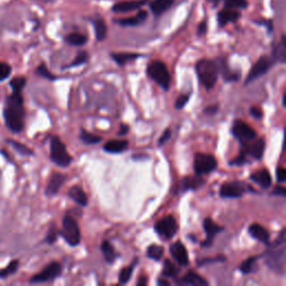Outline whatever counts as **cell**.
<instances>
[{
  "label": "cell",
  "mask_w": 286,
  "mask_h": 286,
  "mask_svg": "<svg viewBox=\"0 0 286 286\" xmlns=\"http://www.w3.org/2000/svg\"><path fill=\"white\" fill-rule=\"evenodd\" d=\"M4 119L11 132L20 133L25 126L24 98L21 92H13L6 100Z\"/></svg>",
  "instance_id": "cell-1"
},
{
  "label": "cell",
  "mask_w": 286,
  "mask_h": 286,
  "mask_svg": "<svg viewBox=\"0 0 286 286\" xmlns=\"http://www.w3.org/2000/svg\"><path fill=\"white\" fill-rule=\"evenodd\" d=\"M265 263L271 270L277 273H284L285 266V231L281 232L279 237L273 244H268L265 251Z\"/></svg>",
  "instance_id": "cell-2"
},
{
  "label": "cell",
  "mask_w": 286,
  "mask_h": 286,
  "mask_svg": "<svg viewBox=\"0 0 286 286\" xmlns=\"http://www.w3.org/2000/svg\"><path fill=\"white\" fill-rule=\"evenodd\" d=\"M196 72H197L199 81L207 89H211L216 85L218 75H219V67H218L217 60L206 58L200 59L196 64Z\"/></svg>",
  "instance_id": "cell-3"
},
{
  "label": "cell",
  "mask_w": 286,
  "mask_h": 286,
  "mask_svg": "<svg viewBox=\"0 0 286 286\" xmlns=\"http://www.w3.org/2000/svg\"><path fill=\"white\" fill-rule=\"evenodd\" d=\"M147 73L151 80H153L159 86L165 91H168L170 87L171 76L167 65L161 60H153L148 65Z\"/></svg>",
  "instance_id": "cell-4"
},
{
  "label": "cell",
  "mask_w": 286,
  "mask_h": 286,
  "mask_svg": "<svg viewBox=\"0 0 286 286\" xmlns=\"http://www.w3.org/2000/svg\"><path fill=\"white\" fill-rule=\"evenodd\" d=\"M50 160L61 168L69 167L73 161V158L67 152L65 144L59 137L54 136L50 138Z\"/></svg>",
  "instance_id": "cell-5"
},
{
  "label": "cell",
  "mask_w": 286,
  "mask_h": 286,
  "mask_svg": "<svg viewBox=\"0 0 286 286\" xmlns=\"http://www.w3.org/2000/svg\"><path fill=\"white\" fill-rule=\"evenodd\" d=\"M59 234L65 239V242L71 246H77L81 243L80 227L74 218L71 216H65L63 218V229Z\"/></svg>",
  "instance_id": "cell-6"
},
{
  "label": "cell",
  "mask_w": 286,
  "mask_h": 286,
  "mask_svg": "<svg viewBox=\"0 0 286 286\" xmlns=\"http://www.w3.org/2000/svg\"><path fill=\"white\" fill-rule=\"evenodd\" d=\"M218 162L212 154L197 153L195 155L194 170L197 176H204L217 169Z\"/></svg>",
  "instance_id": "cell-7"
},
{
  "label": "cell",
  "mask_w": 286,
  "mask_h": 286,
  "mask_svg": "<svg viewBox=\"0 0 286 286\" xmlns=\"http://www.w3.org/2000/svg\"><path fill=\"white\" fill-rule=\"evenodd\" d=\"M178 224L176 218L169 215L156 221L154 229L160 237L165 239H171L178 232Z\"/></svg>",
  "instance_id": "cell-8"
},
{
  "label": "cell",
  "mask_w": 286,
  "mask_h": 286,
  "mask_svg": "<svg viewBox=\"0 0 286 286\" xmlns=\"http://www.w3.org/2000/svg\"><path fill=\"white\" fill-rule=\"evenodd\" d=\"M275 61L273 60L272 57H268V56H262V57L256 61V63L251 67L247 77H246L245 84H247L254 82L256 78H259L263 75H265L266 73L272 69V66L274 65Z\"/></svg>",
  "instance_id": "cell-9"
},
{
  "label": "cell",
  "mask_w": 286,
  "mask_h": 286,
  "mask_svg": "<svg viewBox=\"0 0 286 286\" xmlns=\"http://www.w3.org/2000/svg\"><path fill=\"white\" fill-rule=\"evenodd\" d=\"M251 187L240 181H231L221 184L219 195L223 198H239L244 194L250 192Z\"/></svg>",
  "instance_id": "cell-10"
},
{
  "label": "cell",
  "mask_w": 286,
  "mask_h": 286,
  "mask_svg": "<svg viewBox=\"0 0 286 286\" xmlns=\"http://www.w3.org/2000/svg\"><path fill=\"white\" fill-rule=\"evenodd\" d=\"M232 132L233 136L242 144L248 143L251 140L257 138V133L254 129L242 120H237L234 122Z\"/></svg>",
  "instance_id": "cell-11"
},
{
  "label": "cell",
  "mask_w": 286,
  "mask_h": 286,
  "mask_svg": "<svg viewBox=\"0 0 286 286\" xmlns=\"http://www.w3.org/2000/svg\"><path fill=\"white\" fill-rule=\"evenodd\" d=\"M60 274H61V265L58 262H53L45 267L42 272L35 274V275L30 278L29 282L33 284L50 282L54 281L55 278H57Z\"/></svg>",
  "instance_id": "cell-12"
},
{
  "label": "cell",
  "mask_w": 286,
  "mask_h": 286,
  "mask_svg": "<svg viewBox=\"0 0 286 286\" xmlns=\"http://www.w3.org/2000/svg\"><path fill=\"white\" fill-rule=\"evenodd\" d=\"M265 151V140L254 139L250 142L242 144V152L246 155H250L255 160H261Z\"/></svg>",
  "instance_id": "cell-13"
},
{
  "label": "cell",
  "mask_w": 286,
  "mask_h": 286,
  "mask_svg": "<svg viewBox=\"0 0 286 286\" xmlns=\"http://www.w3.org/2000/svg\"><path fill=\"white\" fill-rule=\"evenodd\" d=\"M149 2L150 0H123V2L115 3L112 6V11L114 14L131 13V11L142 8Z\"/></svg>",
  "instance_id": "cell-14"
},
{
  "label": "cell",
  "mask_w": 286,
  "mask_h": 286,
  "mask_svg": "<svg viewBox=\"0 0 286 286\" xmlns=\"http://www.w3.org/2000/svg\"><path fill=\"white\" fill-rule=\"evenodd\" d=\"M149 14L147 10H139L138 14L130 17H124V18H117L113 19V22L116 25H120L122 27H136L143 24L148 19Z\"/></svg>",
  "instance_id": "cell-15"
},
{
  "label": "cell",
  "mask_w": 286,
  "mask_h": 286,
  "mask_svg": "<svg viewBox=\"0 0 286 286\" xmlns=\"http://www.w3.org/2000/svg\"><path fill=\"white\" fill-rule=\"evenodd\" d=\"M170 254L180 266H187L189 264V256L187 249L181 242H176L170 245Z\"/></svg>",
  "instance_id": "cell-16"
},
{
  "label": "cell",
  "mask_w": 286,
  "mask_h": 286,
  "mask_svg": "<svg viewBox=\"0 0 286 286\" xmlns=\"http://www.w3.org/2000/svg\"><path fill=\"white\" fill-rule=\"evenodd\" d=\"M204 229L206 232V239L204 240L203 246H206V247L210 246L217 235L224 231V228L221 226H218L211 218H206L204 220Z\"/></svg>",
  "instance_id": "cell-17"
},
{
  "label": "cell",
  "mask_w": 286,
  "mask_h": 286,
  "mask_svg": "<svg viewBox=\"0 0 286 286\" xmlns=\"http://www.w3.org/2000/svg\"><path fill=\"white\" fill-rule=\"evenodd\" d=\"M66 180L65 175L60 172H55L49 178V181L46 187V196L47 197H54L55 195H57L60 187L63 186Z\"/></svg>",
  "instance_id": "cell-18"
},
{
  "label": "cell",
  "mask_w": 286,
  "mask_h": 286,
  "mask_svg": "<svg viewBox=\"0 0 286 286\" xmlns=\"http://www.w3.org/2000/svg\"><path fill=\"white\" fill-rule=\"evenodd\" d=\"M240 17H242V14L238 10L225 7L218 13L217 20L220 27H225L226 25L231 24V22H236Z\"/></svg>",
  "instance_id": "cell-19"
},
{
  "label": "cell",
  "mask_w": 286,
  "mask_h": 286,
  "mask_svg": "<svg viewBox=\"0 0 286 286\" xmlns=\"http://www.w3.org/2000/svg\"><path fill=\"white\" fill-rule=\"evenodd\" d=\"M175 3L176 0H151L148 4L151 13L153 14L155 18H158V17L164 15L166 11L169 10Z\"/></svg>",
  "instance_id": "cell-20"
},
{
  "label": "cell",
  "mask_w": 286,
  "mask_h": 286,
  "mask_svg": "<svg viewBox=\"0 0 286 286\" xmlns=\"http://www.w3.org/2000/svg\"><path fill=\"white\" fill-rule=\"evenodd\" d=\"M176 283L178 285H194V286H207L209 284L203 276L193 271L184 274L181 278L177 279Z\"/></svg>",
  "instance_id": "cell-21"
},
{
  "label": "cell",
  "mask_w": 286,
  "mask_h": 286,
  "mask_svg": "<svg viewBox=\"0 0 286 286\" xmlns=\"http://www.w3.org/2000/svg\"><path fill=\"white\" fill-rule=\"evenodd\" d=\"M249 179L251 181L259 184L263 189H267L272 186V177L271 173L267 169H262L259 171H255L250 175Z\"/></svg>",
  "instance_id": "cell-22"
},
{
  "label": "cell",
  "mask_w": 286,
  "mask_h": 286,
  "mask_svg": "<svg viewBox=\"0 0 286 286\" xmlns=\"http://www.w3.org/2000/svg\"><path fill=\"white\" fill-rule=\"evenodd\" d=\"M248 233L251 237L255 238L256 240H259V242L263 244L268 245L271 243L270 233H268L264 227L261 226L260 224H253V225H250L248 228Z\"/></svg>",
  "instance_id": "cell-23"
},
{
  "label": "cell",
  "mask_w": 286,
  "mask_h": 286,
  "mask_svg": "<svg viewBox=\"0 0 286 286\" xmlns=\"http://www.w3.org/2000/svg\"><path fill=\"white\" fill-rule=\"evenodd\" d=\"M91 21L94 27L95 37H97L98 42L105 41L106 36H108V26H106L104 19L100 16H95L94 18H91Z\"/></svg>",
  "instance_id": "cell-24"
},
{
  "label": "cell",
  "mask_w": 286,
  "mask_h": 286,
  "mask_svg": "<svg viewBox=\"0 0 286 286\" xmlns=\"http://www.w3.org/2000/svg\"><path fill=\"white\" fill-rule=\"evenodd\" d=\"M272 58L274 61H278V63L284 64L286 60V38L283 34L281 37V41L277 44L273 45V52H272Z\"/></svg>",
  "instance_id": "cell-25"
},
{
  "label": "cell",
  "mask_w": 286,
  "mask_h": 286,
  "mask_svg": "<svg viewBox=\"0 0 286 286\" xmlns=\"http://www.w3.org/2000/svg\"><path fill=\"white\" fill-rule=\"evenodd\" d=\"M204 183H205V180L203 178H201V176L196 175V177L183 178V180L180 183V188H179V192L184 193V192H188V190L199 189Z\"/></svg>",
  "instance_id": "cell-26"
},
{
  "label": "cell",
  "mask_w": 286,
  "mask_h": 286,
  "mask_svg": "<svg viewBox=\"0 0 286 286\" xmlns=\"http://www.w3.org/2000/svg\"><path fill=\"white\" fill-rule=\"evenodd\" d=\"M69 197L72 200H74L75 203L81 207H85L88 204L87 196H86L85 192L82 189V187H80V186H73L69 190Z\"/></svg>",
  "instance_id": "cell-27"
},
{
  "label": "cell",
  "mask_w": 286,
  "mask_h": 286,
  "mask_svg": "<svg viewBox=\"0 0 286 286\" xmlns=\"http://www.w3.org/2000/svg\"><path fill=\"white\" fill-rule=\"evenodd\" d=\"M129 147V141L126 140H110L104 144V151L109 153H121Z\"/></svg>",
  "instance_id": "cell-28"
},
{
  "label": "cell",
  "mask_w": 286,
  "mask_h": 286,
  "mask_svg": "<svg viewBox=\"0 0 286 286\" xmlns=\"http://www.w3.org/2000/svg\"><path fill=\"white\" fill-rule=\"evenodd\" d=\"M141 56L142 55L139 53H111V58L120 66H124L130 61L141 57Z\"/></svg>",
  "instance_id": "cell-29"
},
{
  "label": "cell",
  "mask_w": 286,
  "mask_h": 286,
  "mask_svg": "<svg viewBox=\"0 0 286 286\" xmlns=\"http://www.w3.org/2000/svg\"><path fill=\"white\" fill-rule=\"evenodd\" d=\"M64 39L67 44L72 45V46H76V47L83 46V45H85L88 41L87 36L81 33H71V34H69V35H66Z\"/></svg>",
  "instance_id": "cell-30"
},
{
  "label": "cell",
  "mask_w": 286,
  "mask_h": 286,
  "mask_svg": "<svg viewBox=\"0 0 286 286\" xmlns=\"http://www.w3.org/2000/svg\"><path fill=\"white\" fill-rule=\"evenodd\" d=\"M101 250H102L104 259L106 262L109 263V264L114 263L115 259H116V253L114 250L113 245H112L110 242H108V240H104L102 245H101Z\"/></svg>",
  "instance_id": "cell-31"
},
{
  "label": "cell",
  "mask_w": 286,
  "mask_h": 286,
  "mask_svg": "<svg viewBox=\"0 0 286 286\" xmlns=\"http://www.w3.org/2000/svg\"><path fill=\"white\" fill-rule=\"evenodd\" d=\"M165 255V249L162 246L159 245H150L147 249V256L150 260H153L155 262L161 261Z\"/></svg>",
  "instance_id": "cell-32"
},
{
  "label": "cell",
  "mask_w": 286,
  "mask_h": 286,
  "mask_svg": "<svg viewBox=\"0 0 286 286\" xmlns=\"http://www.w3.org/2000/svg\"><path fill=\"white\" fill-rule=\"evenodd\" d=\"M138 263L137 259L134 261L130 266H126V267H123L120 274H119V282L120 284H126L129 281H130L131 277H132V274L134 271V267H136V264Z\"/></svg>",
  "instance_id": "cell-33"
},
{
  "label": "cell",
  "mask_w": 286,
  "mask_h": 286,
  "mask_svg": "<svg viewBox=\"0 0 286 286\" xmlns=\"http://www.w3.org/2000/svg\"><path fill=\"white\" fill-rule=\"evenodd\" d=\"M179 268L173 264L170 260H165L164 262V271H162V276L165 277H176L179 274Z\"/></svg>",
  "instance_id": "cell-34"
},
{
  "label": "cell",
  "mask_w": 286,
  "mask_h": 286,
  "mask_svg": "<svg viewBox=\"0 0 286 286\" xmlns=\"http://www.w3.org/2000/svg\"><path fill=\"white\" fill-rule=\"evenodd\" d=\"M257 259H259V256H253V257H249V259L246 260L244 263H242L239 266V271L242 272L245 275H247V274L253 273L255 271V266H256V262Z\"/></svg>",
  "instance_id": "cell-35"
},
{
  "label": "cell",
  "mask_w": 286,
  "mask_h": 286,
  "mask_svg": "<svg viewBox=\"0 0 286 286\" xmlns=\"http://www.w3.org/2000/svg\"><path fill=\"white\" fill-rule=\"evenodd\" d=\"M80 139L82 140L83 143L91 144V145L92 144H98V143L102 141V138L95 136V134H93V133H89L88 131L84 130V129H82V130H81Z\"/></svg>",
  "instance_id": "cell-36"
},
{
  "label": "cell",
  "mask_w": 286,
  "mask_h": 286,
  "mask_svg": "<svg viewBox=\"0 0 286 286\" xmlns=\"http://www.w3.org/2000/svg\"><path fill=\"white\" fill-rule=\"evenodd\" d=\"M18 267H19V261L15 260L13 262H10L7 266L3 268V270H0V278H7L8 276L13 275V274H15L17 270H18Z\"/></svg>",
  "instance_id": "cell-37"
},
{
  "label": "cell",
  "mask_w": 286,
  "mask_h": 286,
  "mask_svg": "<svg viewBox=\"0 0 286 286\" xmlns=\"http://www.w3.org/2000/svg\"><path fill=\"white\" fill-rule=\"evenodd\" d=\"M8 143L13 147L17 152H18L19 154H22V155H34V152H33V150L29 149L27 147V145L25 144H22L18 141H15V140H8Z\"/></svg>",
  "instance_id": "cell-38"
},
{
  "label": "cell",
  "mask_w": 286,
  "mask_h": 286,
  "mask_svg": "<svg viewBox=\"0 0 286 286\" xmlns=\"http://www.w3.org/2000/svg\"><path fill=\"white\" fill-rule=\"evenodd\" d=\"M224 6L231 9H246L248 8V0H225Z\"/></svg>",
  "instance_id": "cell-39"
},
{
  "label": "cell",
  "mask_w": 286,
  "mask_h": 286,
  "mask_svg": "<svg viewBox=\"0 0 286 286\" xmlns=\"http://www.w3.org/2000/svg\"><path fill=\"white\" fill-rule=\"evenodd\" d=\"M35 73L38 76H41L43 78H46V80H49V81H55L56 78H57L55 75H53L52 73H50V71L48 70V67L46 66V64H45V63L39 64Z\"/></svg>",
  "instance_id": "cell-40"
},
{
  "label": "cell",
  "mask_w": 286,
  "mask_h": 286,
  "mask_svg": "<svg viewBox=\"0 0 286 286\" xmlns=\"http://www.w3.org/2000/svg\"><path fill=\"white\" fill-rule=\"evenodd\" d=\"M87 60H88V54L85 52V50H82V52H80L76 55V57L74 58V60H73L71 64L65 66V69H71V67L81 66L83 64H85Z\"/></svg>",
  "instance_id": "cell-41"
},
{
  "label": "cell",
  "mask_w": 286,
  "mask_h": 286,
  "mask_svg": "<svg viewBox=\"0 0 286 286\" xmlns=\"http://www.w3.org/2000/svg\"><path fill=\"white\" fill-rule=\"evenodd\" d=\"M25 85H26L25 76H16L10 81V87L13 89V92H21Z\"/></svg>",
  "instance_id": "cell-42"
},
{
  "label": "cell",
  "mask_w": 286,
  "mask_h": 286,
  "mask_svg": "<svg viewBox=\"0 0 286 286\" xmlns=\"http://www.w3.org/2000/svg\"><path fill=\"white\" fill-rule=\"evenodd\" d=\"M11 66L5 61H0V82H3L10 76Z\"/></svg>",
  "instance_id": "cell-43"
},
{
  "label": "cell",
  "mask_w": 286,
  "mask_h": 286,
  "mask_svg": "<svg viewBox=\"0 0 286 286\" xmlns=\"http://www.w3.org/2000/svg\"><path fill=\"white\" fill-rule=\"evenodd\" d=\"M226 261V256L224 255H218L216 257H208V259H204L200 260L198 262V266H203L206 264H212V263H219V262H225Z\"/></svg>",
  "instance_id": "cell-44"
},
{
  "label": "cell",
  "mask_w": 286,
  "mask_h": 286,
  "mask_svg": "<svg viewBox=\"0 0 286 286\" xmlns=\"http://www.w3.org/2000/svg\"><path fill=\"white\" fill-rule=\"evenodd\" d=\"M58 234L59 232L57 231V228H56L54 225L50 227L49 229V232L47 234V236H46V242L48 244H54L56 240H57V237H58Z\"/></svg>",
  "instance_id": "cell-45"
},
{
  "label": "cell",
  "mask_w": 286,
  "mask_h": 286,
  "mask_svg": "<svg viewBox=\"0 0 286 286\" xmlns=\"http://www.w3.org/2000/svg\"><path fill=\"white\" fill-rule=\"evenodd\" d=\"M246 162H247V155L240 151L239 155L231 161V166H242V165H245Z\"/></svg>",
  "instance_id": "cell-46"
},
{
  "label": "cell",
  "mask_w": 286,
  "mask_h": 286,
  "mask_svg": "<svg viewBox=\"0 0 286 286\" xmlns=\"http://www.w3.org/2000/svg\"><path fill=\"white\" fill-rule=\"evenodd\" d=\"M188 101H189V95L188 94H183V95H180L176 101V109L178 110H181L184 108V105H186L188 103Z\"/></svg>",
  "instance_id": "cell-47"
},
{
  "label": "cell",
  "mask_w": 286,
  "mask_h": 286,
  "mask_svg": "<svg viewBox=\"0 0 286 286\" xmlns=\"http://www.w3.org/2000/svg\"><path fill=\"white\" fill-rule=\"evenodd\" d=\"M208 30V21L207 20H203L201 22H199V25L197 27V35L198 36H203Z\"/></svg>",
  "instance_id": "cell-48"
},
{
  "label": "cell",
  "mask_w": 286,
  "mask_h": 286,
  "mask_svg": "<svg viewBox=\"0 0 286 286\" xmlns=\"http://www.w3.org/2000/svg\"><path fill=\"white\" fill-rule=\"evenodd\" d=\"M170 138H171V130H170V129H167V130L161 134V137L159 139V141H158L159 147H161V145H164Z\"/></svg>",
  "instance_id": "cell-49"
},
{
  "label": "cell",
  "mask_w": 286,
  "mask_h": 286,
  "mask_svg": "<svg viewBox=\"0 0 286 286\" xmlns=\"http://www.w3.org/2000/svg\"><path fill=\"white\" fill-rule=\"evenodd\" d=\"M249 113H250L251 116L255 117V119H257V120L263 119V115H264V113H263L262 109H261V108H257V106H253V108L250 109Z\"/></svg>",
  "instance_id": "cell-50"
},
{
  "label": "cell",
  "mask_w": 286,
  "mask_h": 286,
  "mask_svg": "<svg viewBox=\"0 0 286 286\" xmlns=\"http://www.w3.org/2000/svg\"><path fill=\"white\" fill-rule=\"evenodd\" d=\"M276 179L278 182H284L286 180V170L283 167H278L276 170Z\"/></svg>",
  "instance_id": "cell-51"
},
{
  "label": "cell",
  "mask_w": 286,
  "mask_h": 286,
  "mask_svg": "<svg viewBox=\"0 0 286 286\" xmlns=\"http://www.w3.org/2000/svg\"><path fill=\"white\" fill-rule=\"evenodd\" d=\"M256 24H260V25H263V26H265L267 28V30L272 33L273 29H274V27H273V21L272 20H268V19H261V20H255Z\"/></svg>",
  "instance_id": "cell-52"
},
{
  "label": "cell",
  "mask_w": 286,
  "mask_h": 286,
  "mask_svg": "<svg viewBox=\"0 0 286 286\" xmlns=\"http://www.w3.org/2000/svg\"><path fill=\"white\" fill-rule=\"evenodd\" d=\"M273 195L276 196H281V197H285L286 196V189L283 186H276L273 190Z\"/></svg>",
  "instance_id": "cell-53"
},
{
  "label": "cell",
  "mask_w": 286,
  "mask_h": 286,
  "mask_svg": "<svg viewBox=\"0 0 286 286\" xmlns=\"http://www.w3.org/2000/svg\"><path fill=\"white\" fill-rule=\"evenodd\" d=\"M217 111H218V105H211V106H209V108H207L205 110V113L208 115H212V114H215Z\"/></svg>",
  "instance_id": "cell-54"
},
{
  "label": "cell",
  "mask_w": 286,
  "mask_h": 286,
  "mask_svg": "<svg viewBox=\"0 0 286 286\" xmlns=\"http://www.w3.org/2000/svg\"><path fill=\"white\" fill-rule=\"evenodd\" d=\"M129 131H130V128H129L128 124H121L119 130V136H125V134L129 133Z\"/></svg>",
  "instance_id": "cell-55"
},
{
  "label": "cell",
  "mask_w": 286,
  "mask_h": 286,
  "mask_svg": "<svg viewBox=\"0 0 286 286\" xmlns=\"http://www.w3.org/2000/svg\"><path fill=\"white\" fill-rule=\"evenodd\" d=\"M148 284V278L145 275H141L139 278H138V281H137V285L138 286H144V285H147Z\"/></svg>",
  "instance_id": "cell-56"
},
{
  "label": "cell",
  "mask_w": 286,
  "mask_h": 286,
  "mask_svg": "<svg viewBox=\"0 0 286 286\" xmlns=\"http://www.w3.org/2000/svg\"><path fill=\"white\" fill-rule=\"evenodd\" d=\"M207 2H208L209 4H211L212 6H215V7H216V6H218L223 2H225V0H207Z\"/></svg>",
  "instance_id": "cell-57"
},
{
  "label": "cell",
  "mask_w": 286,
  "mask_h": 286,
  "mask_svg": "<svg viewBox=\"0 0 286 286\" xmlns=\"http://www.w3.org/2000/svg\"><path fill=\"white\" fill-rule=\"evenodd\" d=\"M158 284H159V285H167V286H169V285H170V282L164 281V279H159V281H158Z\"/></svg>",
  "instance_id": "cell-58"
},
{
  "label": "cell",
  "mask_w": 286,
  "mask_h": 286,
  "mask_svg": "<svg viewBox=\"0 0 286 286\" xmlns=\"http://www.w3.org/2000/svg\"><path fill=\"white\" fill-rule=\"evenodd\" d=\"M38 2H42V3H53V2H55V0H38Z\"/></svg>",
  "instance_id": "cell-59"
},
{
  "label": "cell",
  "mask_w": 286,
  "mask_h": 286,
  "mask_svg": "<svg viewBox=\"0 0 286 286\" xmlns=\"http://www.w3.org/2000/svg\"><path fill=\"white\" fill-rule=\"evenodd\" d=\"M285 99H286V97H285V94H284V95H283V99H282V104H283L284 108L286 106V104H285Z\"/></svg>",
  "instance_id": "cell-60"
}]
</instances>
